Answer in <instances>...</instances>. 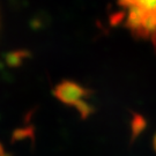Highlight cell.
Masks as SVG:
<instances>
[{"instance_id":"cell-1","label":"cell","mask_w":156,"mask_h":156,"mask_svg":"<svg viewBox=\"0 0 156 156\" xmlns=\"http://www.w3.org/2000/svg\"><path fill=\"white\" fill-rule=\"evenodd\" d=\"M122 19L134 35L156 44V0H116Z\"/></svg>"}]
</instances>
